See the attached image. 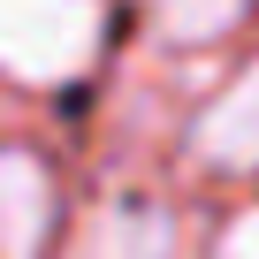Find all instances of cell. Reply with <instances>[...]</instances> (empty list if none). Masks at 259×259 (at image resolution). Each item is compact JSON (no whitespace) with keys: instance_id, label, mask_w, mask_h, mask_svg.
<instances>
[{"instance_id":"5","label":"cell","mask_w":259,"mask_h":259,"mask_svg":"<svg viewBox=\"0 0 259 259\" xmlns=\"http://www.w3.org/2000/svg\"><path fill=\"white\" fill-rule=\"evenodd\" d=\"M145 16L168 46H213L251 16V0H145Z\"/></svg>"},{"instance_id":"6","label":"cell","mask_w":259,"mask_h":259,"mask_svg":"<svg viewBox=\"0 0 259 259\" xmlns=\"http://www.w3.org/2000/svg\"><path fill=\"white\" fill-rule=\"evenodd\" d=\"M213 259H259V206H244V213H236V221L221 229Z\"/></svg>"},{"instance_id":"4","label":"cell","mask_w":259,"mask_h":259,"mask_svg":"<svg viewBox=\"0 0 259 259\" xmlns=\"http://www.w3.org/2000/svg\"><path fill=\"white\" fill-rule=\"evenodd\" d=\"M191 153H198L206 168H229V176L259 168V61H244V69L206 99V114L191 122Z\"/></svg>"},{"instance_id":"2","label":"cell","mask_w":259,"mask_h":259,"mask_svg":"<svg viewBox=\"0 0 259 259\" xmlns=\"http://www.w3.org/2000/svg\"><path fill=\"white\" fill-rule=\"evenodd\" d=\"M61 259H176V213L145 198H107L69 229Z\"/></svg>"},{"instance_id":"3","label":"cell","mask_w":259,"mask_h":259,"mask_svg":"<svg viewBox=\"0 0 259 259\" xmlns=\"http://www.w3.org/2000/svg\"><path fill=\"white\" fill-rule=\"evenodd\" d=\"M54 244V176L38 153L0 145V259H46Z\"/></svg>"},{"instance_id":"1","label":"cell","mask_w":259,"mask_h":259,"mask_svg":"<svg viewBox=\"0 0 259 259\" xmlns=\"http://www.w3.org/2000/svg\"><path fill=\"white\" fill-rule=\"evenodd\" d=\"M107 46L99 0H0V76L16 84H76Z\"/></svg>"}]
</instances>
